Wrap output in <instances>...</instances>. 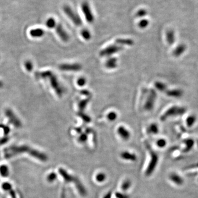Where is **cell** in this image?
<instances>
[{
  "instance_id": "cell-12",
  "label": "cell",
  "mask_w": 198,
  "mask_h": 198,
  "mask_svg": "<svg viewBox=\"0 0 198 198\" xmlns=\"http://www.w3.org/2000/svg\"><path fill=\"white\" fill-rule=\"evenodd\" d=\"M6 114L8 118H9L10 122H11L14 126L16 127H19L21 126V123L19 121V119L16 117V116L10 109H7L6 110Z\"/></svg>"
},
{
  "instance_id": "cell-32",
  "label": "cell",
  "mask_w": 198,
  "mask_h": 198,
  "mask_svg": "<svg viewBox=\"0 0 198 198\" xmlns=\"http://www.w3.org/2000/svg\"><path fill=\"white\" fill-rule=\"evenodd\" d=\"M57 175L56 173L55 172H51L50 173L49 175L47 176L46 179L47 181L49 183H52L53 182H55L56 179H57Z\"/></svg>"
},
{
  "instance_id": "cell-25",
  "label": "cell",
  "mask_w": 198,
  "mask_h": 198,
  "mask_svg": "<svg viewBox=\"0 0 198 198\" xmlns=\"http://www.w3.org/2000/svg\"><path fill=\"white\" fill-rule=\"evenodd\" d=\"M159 127L155 123H152L150 124L148 128V132L150 134H156L159 133Z\"/></svg>"
},
{
  "instance_id": "cell-19",
  "label": "cell",
  "mask_w": 198,
  "mask_h": 198,
  "mask_svg": "<svg viewBox=\"0 0 198 198\" xmlns=\"http://www.w3.org/2000/svg\"><path fill=\"white\" fill-rule=\"evenodd\" d=\"M183 92L182 90L180 89H173V90H170L166 92V94L168 96L172 97V98H179L183 95Z\"/></svg>"
},
{
  "instance_id": "cell-27",
  "label": "cell",
  "mask_w": 198,
  "mask_h": 198,
  "mask_svg": "<svg viewBox=\"0 0 198 198\" xmlns=\"http://www.w3.org/2000/svg\"><path fill=\"white\" fill-rule=\"evenodd\" d=\"M131 185H132V183L130 179L125 180L122 183V185H121V189L122 191H128L130 189V187H131Z\"/></svg>"
},
{
  "instance_id": "cell-21",
  "label": "cell",
  "mask_w": 198,
  "mask_h": 198,
  "mask_svg": "<svg viewBox=\"0 0 198 198\" xmlns=\"http://www.w3.org/2000/svg\"><path fill=\"white\" fill-rule=\"evenodd\" d=\"M117 66V60L114 57L109 58L106 62V67L109 69L115 68Z\"/></svg>"
},
{
  "instance_id": "cell-20",
  "label": "cell",
  "mask_w": 198,
  "mask_h": 198,
  "mask_svg": "<svg viewBox=\"0 0 198 198\" xmlns=\"http://www.w3.org/2000/svg\"><path fill=\"white\" fill-rule=\"evenodd\" d=\"M45 34V31L41 28H36L30 31V35L34 38H40Z\"/></svg>"
},
{
  "instance_id": "cell-36",
  "label": "cell",
  "mask_w": 198,
  "mask_h": 198,
  "mask_svg": "<svg viewBox=\"0 0 198 198\" xmlns=\"http://www.w3.org/2000/svg\"><path fill=\"white\" fill-rule=\"evenodd\" d=\"M88 140V134L85 133L80 134L79 137L78 139V141L80 143H84Z\"/></svg>"
},
{
  "instance_id": "cell-28",
  "label": "cell",
  "mask_w": 198,
  "mask_h": 198,
  "mask_svg": "<svg viewBox=\"0 0 198 198\" xmlns=\"http://www.w3.org/2000/svg\"><path fill=\"white\" fill-rule=\"evenodd\" d=\"M89 101H90V98H88V99H84V100H82L80 103H79L78 107H79V109L80 110V111H83L84 110V109L86 108Z\"/></svg>"
},
{
  "instance_id": "cell-14",
  "label": "cell",
  "mask_w": 198,
  "mask_h": 198,
  "mask_svg": "<svg viewBox=\"0 0 198 198\" xmlns=\"http://www.w3.org/2000/svg\"><path fill=\"white\" fill-rule=\"evenodd\" d=\"M117 133L123 139L127 140L130 139V131L123 126H119L117 129Z\"/></svg>"
},
{
  "instance_id": "cell-11",
  "label": "cell",
  "mask_w": 198,
  "mask_h": 198,
  "mask_svg": "<svg viewBox=\"0 0 198 198\" xmlns=\"http://www.w3.org/2000/svg\"><path fill=\"white\" fill-rule=\"evenodd\" d=\"M58 172L61 177L63 178L66 183H71L74 182L76 177H73L72 175H70L68 172L65 170L64 168H60L58 169Z\"/></svg>"
},
{
  "instance_id": "cell-18",
  "label": "cell",
  "mask_w": 198,
  "mask_h": 198,
  "mask_svg": "<svg viewBox=\"0 0 198 198\" xmlns=\"http://www.w3.org/2000/svg\"><path fill=\"white\" fill-rule=\"evenodd\" d=\"M186 49H187L186 45L183 44H181L175 48L173 52V54L175 57H179L185 52Z\"/></svg>"
},
{
  "instance_id": "cell-17",
  "label": "cell",
  "mask_w": 198,
  "mask_h": 198,
  "mask_svg": "<svg viewBox=\"0 0 198 198\" xmlns=\"http://www.w3.org/2000/svg\"><path fill=\"white\" fill-rule=\"evenodd\" d=\"M166 40L169 45H171L175 42V34L172 29H168L166 33Z\"/></svg>"
},
{
  "instance_id": "cell-43",
  "label": "cell",
  "mask_w": 198,
  "mask_h": 198,
  "mask_svg": "<svg viewBox=\"0 0 198 198\" xmlns=\"http://www.w3.org/2000/svg\"><path fill=\"white\" fill-rule=\"evenodd\" d=\"M7 191H8V192H9V194L11 195V198H16V195H15V192L14 191H13L12 188H11V189H9V190H8Z\"/></svg>"
},
{
  "instance_id": "cell-15",
  "label": "cell",
  "mask_w": 198,
  "mask_h": 198,
  "mask_svg": "<svg viewBox=\"0 0 198 198\" xmlns=\"http://www.w3.org/2000/svg\"><path fill=\"white\" fill-rule=\"evenodd\" d=\"M170 179L173 183L178 186H181L184 183L183 178L178 174L175 173H172L170 175Z\"/></svg>"
},
{
  "instance_id": "cell-4",
  "label": "cell",
  "mask_w": 198,
  "mask_h": 198,
  "mask_svg": "<svg viewBox=\"0 0 198 198\" xmlns=\"http://www.w3.org/2000/svg\"><path fill=\"white\" fill-rule=\"evenodd\" d=\"M63 11L65 15L70 19L74 24L76 26H80L82 24V20L80 16L68 5H65L63 7Z\"/></svg>"
},
{
  "instance_id": "cell-42",
  "label": "cell",
  "mask_w": 198,
  "mask_h": 198,
  "mask_svg": "<svg viewBox=\"0 0 198 198\" xmlns=\"http://www.w3.org/2000/svg\"><path fill=\"white\" fill-rule=\"evenodd\" d=\"M25 67H26V68L28 71H31L33 68V65L31 64V62H29V61H27V62L25 63Z\"/></svg>"
},
{
  "instance_id": "cell-31",
  "label": "cell",
  "mask_w": 198,
  "mask_h": 198,
  "mask_svg": "<svg viewBox=\"0 0 198 198\" xmlns=\"http://www.w3.org/2000/svg\"><path fill=\"white\" fill-rule=\"evenodd\" d=\"M155 86L156 87V89L159 90H160L161 92H163V91H165L167 89V87L165 84L160 82H156L155 83Z\"/></svg>"
},
{
  "instance_id": "cell-41",
  "label": "cell",
  "mask_w": 198,
  "mask_h": 198,
  "mask_svg": "<svg viewBox=\"0 0 198 198\" xmlns=\"http://www.w3.org/2000/svg\"><path fill=\"white\" fill-rule=\"evenodd\" d=\"M115 196L117 198H130V196L126 194H123L120 192H116L115 193Z\"/></svg>"
},
{
  "instance_id": "cell-22",
  "label": "cell",
  "mask_w": 198,
  "mask_h": 198,
  "mask_svg": "<svg viewBox=\"0 0 198 198\" xmlns=\"http://www.w3.org/2000/svg\"><path fill=\"white\" fill-rule=\"evenodd\" d=\"M117 44L131 46L133 44V41L130 39H118L116 40Z\"/></svg>"
},
{
  "instance_id": "cell-7",
  "label": "cell",
  "mask_w": 198,
  "mask_h": 198,
  "mask_svg": "<svg viewBox=\"0 0 198 198\" xmlns=\"http://www.w3.org/2000/svg\"><path fill=\"white\" fill-rule=\"evenodd\" d=\"M122 49H123V47L122 46H117V45L114 44V45H110L106 47L105 49L103 50L100 52V55L101 56H103V57H104V56L108 57V56H111L114 55V53L119 52Z\"/></svg>"
},
{
  "instance_id": "cell-6",
  "label": "cell",
  "mask_w": 198,
  "mask_h": 198,
  "mask_svg": "<svg viewBox=\"0 0 198 198\" xmlns=\"http://www.w3.org/2000/svg\"><path fill=\"white\" fill-rule=\"evenodd\" d=\"M81 9L84 15L85 19H86L88 23H93L94 20V15L89 3L87 1L83 2L81 4Z\"/></svg>"
},
{
  "instance_id": "cell-3",
  "label": "cell",
  "mask_w": 198,
  "mask_h": 198,
  "mask_svg": "<svg viewBox=\"0 0 198 198\" xmlns=\"http://www.w3.org/2000/svg\"><path fill=\"white\" fill-rule=\"evenodd\" d=\"M187 111V109L184 107H179L173 106L168 109L165 114L161 117V120L162 121H165L167 118L172 116H182Z\"/></svg>"
},
{
  "instance_id": "cell-29",
  "label": "cell",
  "mask_w": 198,
  "mask_h": 198,
  "mask_svg": "<svg viewBox=\"0 0 198 198\" xmlns=\"http://www.w3.org/2000/svg\"><path fill=\"white\" fill-rule=\"evenodd\" d=\"M106 179V175L103 172H100L98 173L95 176L96 181L99 183L103 182L105 179Z\"/></svg>"
},
{
  "instance_id": "cell-9",
  "label": "cell",
  "mask_w": 198,
  "mask_h": 198,
  "mask_svg": "<svg viewBox=\"0 0 198 198\" xmlns=\"http://www.w3.org/2000/svg\"><path fill=\"white\" fill-rule=\"evenodd\" d=\"M59 68L63 71L77 72L82 69V66L78 63H65L60 65Z\"/></svg>"
},
{
  "instance_id": "cell-30",
  "label": "cell",
  "mask_w": 198,
  "mask_h": 198,
  "mask_svg": "<svg viewBox=\"0 0 198 198\" xmlns=\"http://www.w3.org/2000/svg\"><path fill=\"white\" fill-rule=\"evenodd\" d=\"M81 35L82 37L86 40H90L92 37V35H91L90 32L88 31V29H84L82 31Z\"/></svg>"
},
{
  "instance_id": "cell-5",
  "label": "cell",
  "mask_w": 198,
  "mask_h": 198,
  "mask_svg": "<svg viewBox=\"0 0 198 198\" xmlns=\"http://www.w3.org/2000/svg\"><path fill=\"white\" fill-rule=\"evenodd\" d=\"M148 149L150 154L151 160L145 172V175L147 176L151 175L155 171L159 161V157L157 156V154L154 152L152 149H151L150 148L148 147Z\"/></svg>"
},
{
  "instance_id": "cell-26",
  "label": "cell",
  "mask_w": 198,
  "mask_h": 198,
  "mask_svg": "<svg viewBox=\"0 0 198 198\" xmlns=\"http://www.w3.org/2000/svg\"><path fill=\"white\" fill-rule=\"evenodd\" d=\"M197 118L194 115H191L187 118V124L189 127H191L193 126L196 122Z\"/></svg>"
},
{
  "instance_id": "cell-40",
  "label": "cell",
  "mask_w": 198,
  "mask_h": 198,
  "mask_svg": "<svg viewBox=\"0 0 198 198\" xmlns=\"http://www.w3.org/2000/svg\"><path fill=\"white\" fill-rule=\"evenodd\" d=\"M77 84L80 87H83L86 84V79L83 77L80 78L77 80Z\"/></svg>"
},
{
  "instance_id": "cell-23",
  "label": "cell",
  "mask_w": 198,
  "mask_h": 198,
  "mask_svg": "<svg viewBox=\"0 0 198 198\" xmlns=\"http://www.w3.org/2000/svg\"><path fill=\"white\" fill-rule=\"evenodd\" d=\"M9 175V170L7 166L2 165L0 166V175L2 177H7Z\"/></svg>"
},
{
  "instance_id": "cell-38",
  "label": "cell",
  "mask_w": 198,
  "mask_h": 198,
  "mask_svg": "<svg viewBox=\"0 0 198 198\" xmlns=\"http://www.w3.org/2000/svg\"><path fill=\"white\" fill-rule=\"evenodd\" d=\"M184 143L187 145V149L188 150H190L193 146V145L194 144V141L191 139H188L184 140Z\"/></svg>"
},
{
  "instance_id": "cell-34",
  "label": "cell",
  "mask_w": 198,
  "mask_h": 198,
  "mask_svg": "<svg viewBox=\"0 0 198 198\" xmlns=\"http://www.w3.org/2000/svg\"><path fill=\"white\" fill-rule=\"evenodd\" d=\"M148 14V12L147 11L144 9V8H140V9H139L137 13H136V15L139 18H142L144 17L146 15H147Z\"/></svg>"
},
{
  "instance_id": "cell-13",
  "label": "cell",
  "mask_w": 198,
  "mask_h": 198,
  "mask_svg": "<svg viewBox=\"0 0 198 198\" xmlns=\"http://www.w3.org/2000/svg\"><path fill=\"white\" fill-rule=\"evenodd\" d=\"M73 183L75 184L76 189L79 192L80 195L83 197H85L87 195V191L86 190V188H85L84 185L82 184V183L80 182V180L77 177H76Z\"/></svg>"
},
{
  "instance_id": "cell-10",
  "label": "cell",
  "mask_w": 198,
  "mask_h": 198,
  "mask_svg": "<svg viewBox=\"0 0 198 198\" xmlns=\"http://www.w3.org/2000/svg\"><path fill=\"white\" fill-rule=\"evenodd\" d=\"M55 29L56 33L62 41L65 42H67L68 41L69 39V35L67 33V31H65V29L63 28V27L61 24H57V25L55 27Z\"/></svg>"
},
{
  "instance_id": "cell-16",
  "label": "cell",
  "mask_w": 198,
  "mask_h": 198,
  "mask_svg": "<svg viewBox=\"0 0 198 198\" xmlns=\"http://www.w3.org/2000/svg\"><path fill=\"white\" fill-rule=\"evenodd\" d=\"M121 157L122 159L131 161H135L137 160V157L133 153L128 151H124L121 154Z\"/></svg>"
},
{
  "instance_id": "cell-33",
  "label": "cell",
  "mask_w": 198,
  "mask_h": 198,
  "mask_svg": "<svg viewBox=\"0 0 198 198\" xmlns=\"http://www.w3.org/2000/svg\"><path fill=\"white\" fill-rule=\"evenodd\" d=\"M149 24V21L148 19H142L138 23V26L141 29H145Z\"/></svg>"
},
{
  "instance_id": "cell-45",
  "label": "cell",
  "mask_w": 198,
  "mask_h": 198,
  "mask_svg": "<svg viewBox=\"0 0 198 198\" xmlns=\"http://www.w3.org/2000/svg\"><path fill=\"white\" fill-rule=\"evenodd\" d=\"M81 94H82L83 95L85 96H89V94H90L89 92L87 91V90H83V91H82L81 92Z\"/></svg>"
},
{
  "instance_id": "cell-2",
  "label": "cell",
  "mask_w": 198,
  "mask_h": 198,
  "mask_svg": "<svg viewBox=\"0 0 198 198\" xmlns=\"http://www.w3.org/2000/svg\"><path fill=\"white\" fill-rule=\"evenodd\" d=\"M38 76L44 78H49L50 82V84L54 89V90L59 96H62V93H63L62 89L61 88L60 83L58 82L56 76L52 74V73L50 71H46V72H44L39 73Z\"/></svg>"
},
{
  "instance_id": "cell-44",
  "label": "cell",
  "mask_w": 198,
  "mask_h": 198,
  "mask_svg": "<svg viewBox=\"0 0 198 198\" xmlns=\"http://www.w3.org/2000/svg\"><path fill=\"white\" fill-rule=\"evenodd\" d=\"M112 198V192L109 191L105 195V196L103 197V198Z\"/></svg>"
},
{
  "instance_id": "cell-1",
  "label": "cell",
  "mask_w": 198,
  "mask_h": 198,
  "mask_svg": "<svg viewBox=\"0 0 198 198\" xmlns=\"http://www.w3.org/2000/svg\"><path fill=\"white\" fill-rule=\"evenodd\" d=\"M24 152L28 153L29 155L42 162H45L48 159L45 154L28 145L11 146L8 147L4 150V157L8 159Z\"/></svg>"
},
{
  "instance_id": "cell-37",
  "label": "cell",
  "mask_w": 198,
  "mask_h": 198,
  "mask_svg": "<svg viewBox=\"0 0 198 198\" xmlns=\"http://www.w3.org/2000/svg\"><path fill=\"white\" fill-rule=\"evenodd\" d=\"M79 116H80L81 118H82V119L85 122L89 123V122L91 121V118H90V117L88 115H87V114H84L83 112H79Z\"/></svg>"
},
{
  "instance_id": "cell-39",
  "label": "cell",
  "mask_w": 198,
  "mask_h": 198,
  "mask_svg": "<svg viewBox=\"0 0 198 198\" xmlns=\"http://www.w3.org/2000/svg\"><path fill=\"white\" fill-rule=\"evenodd\" d=\"M117 117V114L115 112H111L107 115V118L110 121H114Z\"/></svg>"
},
{
  "instance_id": "cell-8",
  "label": "cell",
  "mask_w": 198,
  "mask_h": 198,
  "mask_svg": "<svg viewBox=\"0 0 198 198\" xmlns=\"http://www.w3.org/2000/svg\"><path fill=\"white\" fill-rule=\"evenodd\" d=\"M156 97L157 94L155 90L154 89H151L144 105V108L146 110L148 111L152 110L155 105Z\"/></svg>"
},
{
  "instance_id": "cell-35",
  "label": "cell",
  "mask_w": 198,
  "mask_h": 198,
  "mask_svg": "<svg viewBox=\"0 0 198 198\" xmlns=\"http://www.w3.org/2000/svg\"><path fill=\"white\" fill-rule=\"evenodd\" d=\"M167 144V141L165 139H160L156 142V145L160 148H164Z\"/></svg>"
},
{
  "instance_id": "cell-46",
  "label": "cell",
  "mask_w": 198,
  "mask_h": 198,
  "mask_svg": "<svg viewBox=\"0 0 198 198\" xmlns=\"http://www.w3.org/2000/svg\"><path fill=\"white\" fill-rule=\"evenodd\" d=\"M76 130L78 133H82V128H76Z\"/></svg>"
},
{
  "instance_id": "cell-24",
  "label": "cell",
  "mask_w": 198,
  "mask_h": 198,
  "mask_svg": "<svg viewBox=\"0 0 198 198\" xmlns=\"http://www.w3.org/2000/svg\"><path fill=\"white\" fill-rule=\"evenodd\" d=\"M57 24L56 20L53 17H50L49 18L46 20V26L50 29H52L53 28H55Z\"/></svg>"
}]
</instances>
